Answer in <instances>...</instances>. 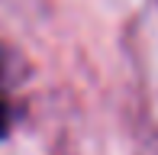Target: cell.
I'll return each mask as SVG.
<instances>
[{
    "instance_id": "6da1fadb",
    "label": "cell",
    "mask_w": 158,
    "mask_h": 155,
    "mask_svg": "<svg viewBox=\"0 0 158 155\" xmlns=\"http://www.w3.org/2000/svg\"><path fill=\"white\" fill-rule=\"evenodd\" d=\"M10 107H6V103H0V139L6 136V129H10Z\"/></svg>"
},
{
    "instance_id": "7a4b0ae2",
    "label": "cell",
    "mask_w": 158,
    "mask_h": 155,
    "mask_svg": "<svg viewBox=\"0 0 158 155\" xmlns=\"http://www.w3.org/2000/svg\"><path fill=\"white\" fill-rule=\"evenodd\" d=\"M6 74H10V65H6V55L0 52V87L6 84Z\"/></svg>"
}]
</instances>
